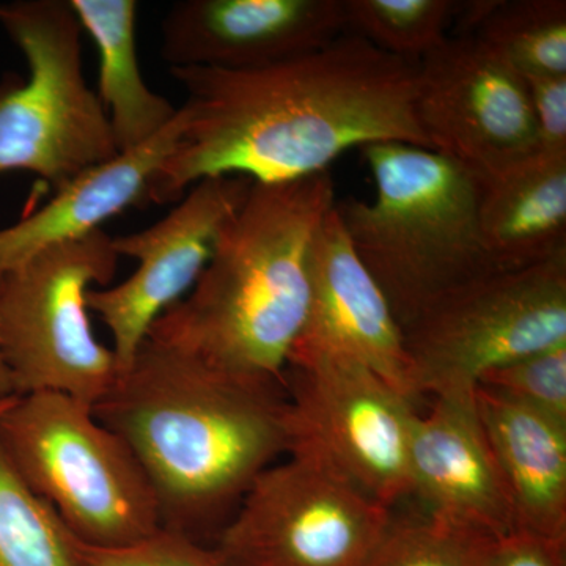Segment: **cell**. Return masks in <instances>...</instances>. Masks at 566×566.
Masks as SVG:
<instances>
[{
	"mask_svg": "<svg viewBox=\"0 0 566 566\" xmlns=\"http://www.w3.org/2000/svg\"><path fill=\"white\" fill-rule=\"evenodd\" d=\"M401 335L416 398L472 394L491 368L566 344V253L464 283Z\"/></svg>",
	"mask_w": 566,
	"mask_h": 566,
	"instance_id": "ba28073f",
	"label": "cell"
},
{
	"mask_svg": "<svg viewBox=\"0 0 566 566\" xmlns=\"http://www.w3.org/2000/svg\"><path fill=\"white\" fill-rule=\"evenodd\" d=\"M17 397H18V395H17ZM13 400H14V397L7 398V400L0 401V412H2L3 409H6L7 406H9L11 403V401H13Z\"/></svg>",
	"mask_w": 566,
	"mask_h": 566,
	"instance_id": "f1b7e54d",
	"label": "cell"
},
{
	"mask_svg": "<svg viewBox=\"0 0 566 566\" xmlns=\"http://www.w3.org/2000/svg\"><path fill=\"white\" fill-rule=\"evenodd\" d=\"M491 539L428 515L392 516L364 566H483Z\"/></svg>",
	"mask_w": 566,
	"mask_h": 566,
	"instance_id": "603a6c76",
	"label": "cell"
},
{
	"mask_svg": "<svg viewBox=\"0 0 566 566\" xmlns=\"http://www.w3.org/2000/svg\"><path fill=\"white\" fill-rule=\"evenodd\" d=\"M252 182L240 175L205 178L161 221L112 237L117 255L136 260L137 270L118 285L92 289L87 307L109 329L118 374L132 365L153 323L199 281L222 227L243 205Z\"/></svg>",
	"mask_w": 566,
	"mask_h": 566,
	"instance_id": "7c38bea8",
	"label": "cell"
},
{
	"mask_svg": "<svg viewBox=\"0 0 566 566\" xmlns=\"http://www.w3.org/2000/svg\"><path fill=\"white\" fill-rule=\"evenodd\" d=\"M71 546L76 566H234L218 547L167 527L128 546H88L73 535Z\"/></svg>",
	"mask_w": 566,
	"mask_h": 566,
	"instance_id": "d4e9b609",
	"label": "cell"
},
{
	"mask_svg": "<svg viewBox=\"0 0 566 566\" xmlns=\"http://www.w3.org/2000/svg\"><path fill=\"white\" fill-rule=\"evenodd\" d=\"M476 387L566 424V344L491 368Z\"/></svg>",
	"mask_w": 566,
	"mask_h": 566,
	"instance_id": "cb8c5ba5",
	"label": "cell"
},
{
	"mask_svg": "<svg viewBox=\"0 0 566 566\" xmlns=\"http://www.w3.org/2000/svg\"><path fill=\"white\" fill-rule=\"evenodd\" d=\"M289 453L314 458L392 510L412 495L415 401L374 371L338 357L289 359Z\"/></svg>",
	"mask_w": 566,
	"mask_h": 566,
	"instance_id": "9c48e42d",
	"label": "cell"
},
{
	"mask_svg": "<svg viewBox=\"0 0 566 566\" xmlns=\"http://www.w3.org/2000/svg\"><path fill=\"white\" fill-rule=\"evenodd\" d=\"M11 397H17V392H14L9 368H7L2 352H0V401Z\"/></svg>",
	"mask_w": 566,
	"mask_h": 566,
	"instance_id": "83f0119b",
	"label": "cell"
},
{
	"mask_svg": "<svg viewBox=\"0 0 566 566\" xmlns=\"http://www.w3.org/2000/svg\"><path fill=\"white\" fill-rule=\"evenodd\" d=\"M360 151L375 200H340L335 211L400 329L442 294L497 273L480 238L479 178L419 145L379 142Z\"/></svg>",
	"mask_w": 566,
	"mask_h": 566,
	"instance_id": "277c9868",
	"label": "cell"
},
{
	"mask_svg": "<svg viewBox=\"0 0 566 566\" xmlns=\"http://www.w3.org/2000/svg\"><path fill=\"white\" fill-rule=\"evenodd\" d=\"M392 516L334 469L289 455L253 482L214 546L234 566H364Z\"/></svg>",
	"mask_w": 566,
	"mask_h": 566,
	"instance_id": "30bf717a",
	"label": "cell"
},
{
	"mask_svg": "<svg viewBox=\"0 0 566 566\" xmlns=\"http://www.w3.org/2000/svg\"><path fill=\"white\" fill-rule=\"evenodd\" d=\"M469 36L523 76L566 74L565 0H488Z\"/></svg>",
	"mask_w": 566,
	"mask_h": 566,
	"instance_id": "ffe728a7",
	"label": "cell"
},
{
	"mask_svg": "<svg viewBox=\"0 0 566 566\" xmlns=\"http://www.w3.org/2000/svg\"><path fill=\"white\" fill-rule=\"evenodd\" d=\"M415 109L430 150L479 180L539 150L523 74L474 36L449 35L417 63Z\"/></svg>",
	"mask_w": 566,
	"mask_h": 566,
	"instance_id": "8fae6325",
	"label": "cell"
},
{
	"mask_svg": "<svg viewBox=\"0 0 566 566\" xmlns=\"http://www.w3.org/2000/svg\"><path fill=\"white\" fill-rule=\"evenodd\" d=\"M475 403L516 531L566 542V424L483 387Z\"/></svg>",
	"mask_w": 566,
	"mask_h": 566,
	"instance_id": "e0dca14e",
	"label": "cell"
},
{
	"mask_svg": "<svg viewBox=\"0 0 566 566\" xmlns=\"http://www.w3.org/2000/svg\"><path fill=\"white\" fill-rule=\"evenodd\" d=\"M0 566H76L71 534L0 446Z\"/></svg>",
	"mask_w": 566,
	"mask_h": 566,
	"instance_id": "44dd1931",
	"label": "cell"
},
{
	"mask_svg": "<svg viewBox=\"0 0 566 566\" xmlns=\"http://www.w3.org/2000/svg\"><path fill=\"white\" fill-rule=\"evenodd\" d=\"M282 385L219 370L147 338L92 411L139 461L163 527L202 542L289 453Z\"/></svg>",
	"mask_w": 566,
	"mask_h": 566,
	"instance_id": "7a4b0ae2",
	"label": "cell"
},
{
	"mask_svg": "<svg viewBox=\"0 0 566 566\" xmlns=\"http://www.w3.org/2000/svg\"><path fill=\"white\" fill-rule=\"evenodd\" d=\"M346 32L417 65L450 35L457 0H344Z\"/></svg>",
	"mask_w": 566,
	"mask_h": 566,
	"instance_id": "7402d4cb",
	"label": "cell"
},
{
	"mask_svg": "<svg viewBox=\"0 0 566 566\" xmlns=\"http://www.w3.org/2000/svg\"><path fill=\"white\" fill-rule=\"evenodd\" d=\"M565 549L566 542L515 531L491 539L483 566H566Z\"/></svg>",
	"mask_w": 566,
	"mask_h": 566,
	"instance_id": "4316f807",
	"label": "cell"
},
{
	"mask_svg": "<svg viewBox=\"0 0 566 566\" xmlns=\"http://www.w3.org/2000/svg\"><path fill=\"white\" fill-rule=\"evenodd\" d=\"M335 202L329 172L252 182L199 281L147 338L229 374L283 382L311 304L312 243Z\"/></svg>",
	"mask_w": 566,
	"mask_h": 566,
	"instance_id": "3957f363",
	"label": "cell"
},
{
	"mask_svg": "<svg viewBox=\"0 0 566 566\" xmlns=\"http://www.w3.org/2000/svg\"><path fill=\"white\" fill-rule=\"evenodd\" d=\"M118 260L98 230L0 274V352L17 395L65 394L93 408L107 394L118 364L96 340L87 293L109 286Z\"/></svg>",
	"mask_w": 566,
	"mask_h": 566,
	"instance_id": "52a82bcc",
	"label": "cell"
},
{
	"mask_svg": "<svg viewBox=\"0 0 566 566\" xmlns=\"http://www.w3.org/2000/svg\"><path fill=\"white\" fill-rule=\"evenodd\" d=\"M412 424V495L433 520L499 538L516 531L504 476L472 394L433 398Z\"/></svg>",
	"mask_w": 566,
	"mask_h": 566,
	"instance_id": "9a60e30c",
	"label": "cell"
},
{
	"mask_svg": "<svg viewBox=\"0 0 566 566\" xmlns=\"http://www.w3.org/2000/svg\"><path fill=\"white\" fill-rule=\"evenodd\" d=\"M479 181L480 238L499 271L566 253V153L538 150Z\"/></svg>",
	"mask_w": 566,
	"mask_h": 566,
	"instance_id": "ac0fdd59",
	"label": "cell"
},
{
	"mask_svg": "<svg viewBox=\"0 0 566 566\" xmlns=\"http://www.w3.org/2000/svg\"><path fill=\"white\" fill-rule=\"evenodd\" d=\"M346 32L344 0H182L161 24L170 69L253 70Z\"/></svg>",
	"mask_w": 566,
	"mask_h": 566,
	"instance_id": "4fadbf2b",
	"label": "cell"
},
{
	"mask_svg": "<svg viewBox=\"0 0 566 566\" xmlns=\"http://www.w3.org/2000/svg\"><path fill=\"white\" fill-rule=\"evenodd\" d=\"M0 28L28 76L0 80V175L31 172L52 188L118 155L109 118L82 65V25L69 0L0 3Z\"/></svg>",
	"mask_w": 566,
	"mask_h": 566,
	"instance_id": "8992f818",
	"label": "cell"
},
{
	"mask_svg": "<svg viewBox=\"0 0 566 566\" xmlns=\"http://www.w3.org/2000/svg\"><path fill=\"white\" fill-rule=\"evenodd\" d=\"M311 354L363 365L416 401L400 326L354 252L335 205L312 243L311 304L289 359Z\"/></svg>",
	"mask_w": 566,
	"mask_h": 566,
	"instance_id": "5bb4252c",
	"label": "cell"
},
{
	"mask_svg": "<svg viewBox=\"0 0 566 566\" xmlns=\"http://www.w3.org/2000/svg\"><path fill=\"white\" fill-rule=\"evenodd\" d=\"M523 77L538 133L539 150L566 153V74Z\"/></svg>",
	"mask_w": 566,
	"mask_h": 566,
	"instance_id": "484cf974",
	"label": "cell"
},
{
	"mask_svg": "<svg viewBox=\"0 0 566 566\" xmlns=\"http://www.w3.org/2000/svg\"><path fill=\"white\" fill-rule=\"evenodd\" d=\"M98 51V95L118 153L136 150L177 117L169 99L142 76L136 46V0H69Z\"/></svg>",
	"mask_w": 566,
	"mask_h": 566,
	"instance_id": "d6986e66",
	"label": "cell"
},
{
	"mask_svg": "<svg viewBox=\"0 0 566 566\" xmlns=\"http://www.w3.org/2000/svg\"><path fill=\"white\" fill-rule=\"evenodd\" d=\"M170 73L188 95V123L151 203L178 202L196 182L222 175L300 180L379 142L430 148L416 117V65L354 33L262 69Z\"/></svg>",
	"mask_w": 566,
	"mask_h": 566,
	"instance_id": "6da1fadb",
	"label": "cell"
},
{
	"mask_svg": "<svg viewBox=\"0 0 566 566\" xmlns=\"http://www.w3.org/2000/svg\"><path fill=\"white\" fill-rule=\"evenodd\" d=\"M0 446L25 485L85 545H134L163 527L139 461L91 406L59 392L18 395L0 412Z\"/></svg>",
	"mask_w": 566,
	"mask_h": 566,
	"instance_id": "5b68a950",
	"label": "cell"
},
{
	"mask_svg": "<svg viewBox=\"0 0 566 566\" xmlns=\"http://www.w3.org/2000/svg\"><path fill=\"white\" fill-rule=\"evenodd\" d=\"M178 109L158 136L66 182L50 202L0 230V274L54 245L71 243L103 230L104 222L128 208L151 205L153 185L186 129Z\"/></svg>",
	"mask_w": 566,
	"mask_h": 566,
	"instance_id": "2e32d148",
	"label": "cell"
}]
</instances>
